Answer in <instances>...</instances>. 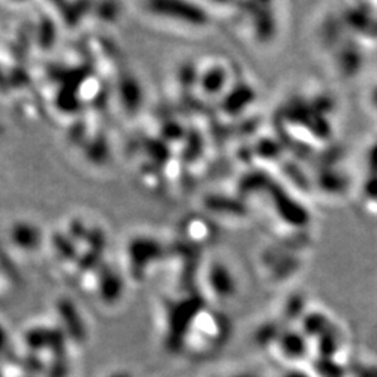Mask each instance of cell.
<instances>
[{"label": "cell", "mask_w": 377, "mask_h": 377, "mask_svg": "<svg viewBox=\"0 0 377 377\" xmlns=\"http://www.w3.org/2000/svg\"><path fill=\"white\" fill-rule=\"evenodd\" d=\"M61 316L65 323V327L69 332V337L75 339L76 342H82L86 338V328L83 325V321L80 320L76 310L69 305L63 303L61 306Z\"/></svg>", "instance_id": "obj_2"}, {"label": "cell", "mask_w": 377, "mask_h": 377, "mask_svg": "<svg viewBox=\"0 0 377 377\" xmlns=\"http://www.w3.org/2000/svg\"><path fill=\"white\" fill-rule=\"evenodd\" d=\"M68 373H69V366H68L65 353L55 355L48 369V377H66Z\"/></svg>", "instance_id": "obj_3"}, {"label": "cell", "mask_w": 377, "mask_h": 377, "mask_svg": "<svg viewBox=\"0 0 377 377\" xmlns=\"http://www.w3.org/2000/svg\"><path fill=\"white\" fill-rule=\"evenodd\" d=\"M0 377H2V373H0Z\"/></svg>", "instance_id": "obj_6"}, {"label": "cell", "mask_w": 377, "mask_h": 377, "mask_svg": "<svg viewBox=\"0 0 377 377\" xmlns=\"http://www.w3.org/2000/svg\"><path fill=\"white\" fill-rule=\"evenodd\" d=\"M23 364H24V369L30 373H40L44 367V363L37 357V356H27L24 360H23Z\"/></svg>", "instance_id": "obj_4"}, {"label": "cell", "mask_w": 377, "mask_h": 377, "mask_svg": "<svg viewBox=\"0 0 377 377\" xmlns=\"http://www.w3.org/2000/svg\"><path fill=\"white\" fill-rule=\"evenodd\" d=\"M9 339L6 331L0 327V356H8L9 355Z\"/></svg>", "instance_id": "obj_5"}, {"label": "cell", "mask_w": 377, "mask_h": 377, "mask_svg": "<svg viewBox=\"0 0 377 377\" xmlns=\"http://www.w3.org/2000/svg\"><path fill=\"white\" fill-rule=\"evenodd\" d=\"M27 345L34 351L48 349L54 355L65 353L66 337L56 328H33L26 334Z\"/></svg>", "instance_id": "obj_1"}, {"label": "cell", "mask_w": 377, "mask_h": 377, "mask_svg": "<svg viewBox=\"0 0 377 377\" xmlns=\"http://www.w3.org/2000/svg\"><path fill=\"white\" fill-rule=\"evenodd\" d=\"M116 377H122V376H116Z\"/></svg>", "instance_id": "obj_7"}]
</instances>
